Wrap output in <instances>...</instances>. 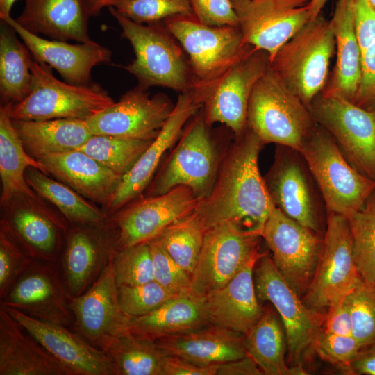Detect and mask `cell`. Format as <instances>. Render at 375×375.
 <instances>
[{
	"mask_svg": "<svg viewBox=\"0 0 375 375\" xmlns=\"http://www.w3.org/2000/svg\"><path fill=\"white\" fill-rule=\"evenodd\" d=\"M2 306L75 375H117L114 362L103 350L92 345L79 334L71 332L65 326L42 321L15 308Z\"/></svg>",
	"mask_w": 375,
	"mask_h": 375,
	"instance_id": "obj_22",
	"label": "cell"
},
{
	"mask_svg": "<svg viewBox=\"0 0 375 375\" xmlns=\"http://www.w3.org/2000/svg\"><path fill=\"white\" fill-rule=\"evenodd\" d=\"M211 126L201 108L188 122L174 149L164 158L142 195H160L184 185L199 201L207 197L215 185L225 151L220 149Z\"/></svg>",
	"mask_w": 375,
	"mask_h": 375,
	"instance_id": "obj_3",
	"label": "cell"
},
{
	"mask_svg": "<svg viewBox=\"0 0 375 375\" xmlns=\"http://www.w3.org/2000/svg\"><path fill=\"white\" fill-rule=\"evenodd\" d=\"M138 85L118 101L87 119L92 135L154 140L171 115L175 104L165 94L150 96Z\"/></svg>",
	"mask_w": 375,
	"mask_h": 375,
	"instance_id": "obj_17",
	"label": "cell"
},
{
	"mask_svg": "<svg viewBox=\"0 0 375 375\" xmlns=\"http://www.w3.org/2000/svg\"><path fill=\"white\" fill-rule=\"evenodd\" d=\"M263 178L275 207L311 231L324 233L326 206L307 163L298 150L276 145L274 161Z\"/></svg>",
	"mask_w": 375,
	"mask_h": 375,
	"instance_id": "obj_9",
	"label": "cell"
},
{
	"mask_svg": "<svg viewBox=\"0 0 375 375\" xmlns=\"http://www.w3.org/2000/svg\"><path fill=\"white\" fill-rule=\"evenodd\" d=\"M154 342L166 355L202 365L220 364L247 356L244 335L211 324Z\"/></svg>",
	"mask_w": 375,
	"mask_h": 375,
	"instance_id": "obj_30",
	"label": "cell"
},
{
	"mask_svg": "<svg viewBox=\"0 0 375 375\" xmlns=\"http://www.w3.org/2000/svg\"><path fill=\"white\" fill-rule=\"evenodd\" d=\"M26 152L36 160L79 149L92 135L85 120H12Z\"/></svg>",
	"mask_w": 375,
	"mask_h": 375,
	"instance_id": "obj_32",
	"label": "cell"
},
{
	"mask_svg": "<svg viewBox=\"0 0 375 375\" xmlns=\"http://www.w3.org/2000/svg\"><path fill=\"white\" fill-rule=\"evenodd\" d=\"M225 149L210 194L193 213L205 231L233 223L261 236L274 205L258 167L264 144L247 126Z\"/></svg>",
	"mask_w": 375,
	"mask_h": 375,
	"instance_id": "obj_1",
	"label": "cell"
},
{
	"mask_svg": "<svg viewBox=\"0 0 375 375\" xmlns=\"http://www.w3.org/2000/svg\"><path fill=\"white\" fill-rule=\"evenodd\" d=\"M112 258L87 290L70 299L78 334L101 349L112 338L127 332L130 319L119 303Z\"/></svg>",
	"mask_w": 375,
	"mask_h": 375,
	"instance_id": "obj_20",
	"label": "cell"
},
{
	"mask_svg": "<svg viewBox=\"0 0 375 375\" xmlns=\"http://www.w3.org/2000/svg\"><path fill=\"white\" fill-rule=\"evenodd\" d=\"M201 107L193 90L178 95L174 108L158 135L131 170L123 176L110 203L104 210L109 217L144 193L164 160L165 154L175 145L188 122Z\"/></svg>",
	"mask_w": 375,
	"mask_h": 375,
	"instance_id": "obj_21",
	"label": "cell"
},
{
	"mask_svg": "<svg viewBox=\"0 0 375 375\" xmlns=\"http://www.w3.org/2000/svg\"><path fill=\"white\" fill-rule=\"evenodd\" d=\"M272 309L265 310L259 321L244 335L247 355L265 375L307 374L302 365L288 366L285 360V331Z\"/></svg>",
	"mask_w": 375,
	"mask_h": 375,
	"instance_id": "obj_35",
	"label": "cell"
},
{
	"mask_svg": "<svg viewBox=\"0 0 375 375\" xmlns=\"http://www.w3.org/2000/svg\"><path fill=\"white\" fill-rule=\"evenodd\" d=\"M101 349L114 362L117 375H164L165 354L154 341L125 332Z\"/></svg>",
	"mask_w": 375,
	"mask_h": 375,
	"instance_id": "obj_38",
	"label": "cell"
},
{
	"mask_svg": "<svg viewBox=\"0 0 375 375\" xmlns=\"http://www.w3.org/2000/svg\"><path fill=\"white\" fill-rule=\"evenodd\" d=\"M1 305L65 326L74 322L67 285L50 262L32 261L1 299Z\"/></svg>",
	"mask_w": 375,
	"mask_h": 375,
	"instance_id": "obj_19",
	"label": "cell"
},
{
	"mask_svg": "<svg viewBox=\"0 0 375 375\" xmlns=\"http://www.w3.org/2000/svg\"><path fill=\"white\" fill-rule=\"evenodd\" d=\"M3 225L0 232V297L3 299L32 260Z\"/></svg>",
	"mask_w": 375,
	"mask_h": 375,
	"instance_id": "obj_47",
	"label": "cell"
},
{
	"mask_svg": "<svg viewBox=\"0 0 375 375\" xmlns=\"http://www.w3.org/2000/svg\"><path fill=\"white\" fill-rule=\"evenodd\" d=\"M112 262L118 286L144 284L154 280L148 242L117 249Z\"/></svg>",
	"mask_w": 375,
	"mask_h": 375,
	"instance_id": "obj_42",
	"label": "cell"
},
{
	"mask_svg": "<svg viewBox=\"0 0 375 375\" xmlns=\"http://www.w3.org/2000/svg\"><path fill=\"white\" fill-rule=\"evenodd\" d=\"M52 69L47 64L33 59L30 94L19 103L6 104L12 120H86L115 102L99 84L72 85L58 80Z\"/></svg>",
	"mask_w": 375,
	"mask_h": 375,
	"instance_id": "obj_6",
	"label": "cell"
},
{
	"mask_svg": "<svg viewBox=\"0 0 375 375\" xmlns=\"http://www.w3.org/2000/svg\"><path fill=\"white\" fill-rule=\"evenodd\" d=\"M38 160L47 175L68 185L90 201L102 206L103 210L110 203L123 177L80 150Z\"/></svg>",
	"mask_w": 375,
	"mask_h": 375,
	"instance_id": "obj_26",
	"label": "cell"
},
{
	"mask_svg": "<svg viewBox=\"0 0 375 375\" xmlns=\"http://www.w3.org/2000/svg\"><path fill=\"white\" fill-rule=\"evenodd\" d=\"M1 21L14 29L35 61L51 66L68 83L90 84L94 67L111 60V51L93 40L70 44L67 41L48 40L26 31L11 16Z\"/></svg>",
	"mask_w": 375,
	"mask_h": 375,
	"instance_id": "obj_24",
	"label": "cell"
},
{
	"mask_svg": "<svg viewBox=\"0 0 375 375\" xmlns=\"http://www.w3.org/2000/svg\"><path fill=\"white\" fill-rule=\"evenodd\" d=\"M310 0H231L245 41L264 50L270 62L278 51L310 20Z\"/></svg>",
	"mask_w": 375,
	"mask_h": 375,
	"instance_id": "obj_16",
	"label": "cell"
},
{
	"mask_svg": "<svg viewBox=\"0 0 375 375\" xmlns=\"http://www.w3.org/2000/svg\"><path fill=\"white\" fill-rule=\"evenodd\" d=\"M360 51L361 81L353 102L365 109L375 112V40Z\"/></svg>",
	"mask_w": 375,
	"mask_h": 375,
	"instance_id": "obj_50",
	"label": "cell"
},
{
	"mask_svg": "<svg viewBox=\"0 0 375 375\" xmlns=\"http://www.w3.org/2000/svg\"><path fill=\"white\" fill-rule=\"evenodd\" d=\"M328 0H310L308 4L310 15V20L321 14V11Z\"/></svg>",
	"mask_w": 375,
	"mask_h": 375,
	"instance_id": "obj_56",
	"label": "cell"
},
{
	"mask_svg": "<svg viewBox=\"0 0 375 375\" xmlns=\"http://www.w3.org/2000/svg\"><path fill=\"white\" fill-rule=\"evenodd\" d=\"M350 374L375 375V341L362 347L349 365Z\"/></svg>",
	"mask_w": 375,
	"mask_h": 375,
	"instance_id": "obj_54",
	"label": "cell"
},
{
	"mask_svg": "<svg viewBox=\"0 0 375 375\" xmlns=\"http://www.w3.org/2000/svg\"><path fill=\"white\" fill-rule=\"evenodd\" d=\"M0 375H75L0 306Z\"/></svg>",
	"mask_w": 375,
	"mask_h": 375,
	"instance_id": "obj_27",
	"label": "cell"
},
{
	"mask_svg": "<svg viewBox=\"0 0 375 375\" xmlns=\"http://www.w3.org/2000/svg\"><path fill=\"white\" fill-rule=\"evenodd\" d=\"M193 212L169 225L156 238L190 276L197 264L206 233Z\"/></svg>",
	"mask_w": 375,
	"mask_h": 375,
	"instance_id": "obj_39",
	"label": "cell"
},
{
	"mask_svg": "<svg viewBox=\"0 0 375 375\" xmlns=\"http://www.w3.org/2000/svg\"><path fill=\"white\" fill-rule=\"evenodd\" d=\"M281 275L300 295L306 292L321 253L323 237L274 207L261 233Z\"/></svg>",
	"mask_w": 375,
	"mask_h": 375,
	"instance_id": "obj_15",
	"label": "cell"
},
{
	"mask_svg": "<svg viewBox=\"0 0 375 375\" xmlns=\"http://www.w3.org/2000/svg\"><path fill=\"white\" fill-rule=\"evenodd\" d=\"M269 65L268 53L255 47L234 63L199 98L207 123L219 122L240 134L247 127L251 91Z\"/></svg>",
	"mask_w": 375,
	"mask_h": 375,
	"instance_id": "obj_14",
	"label": "cell"
},
{
	"mask_svg": "<svg viewBox=\"0 0 375 375\" xmlns=\"http://www.w3.org/2000/svg\"><path fill=\"white\" fill-rule=\"evenodd\" d=\"M194 15L202 24L212 26H235L238 17L231 0H190Z\"/></svg>",
	"mask_w": 375,
	"mask_h": 375,
	"instance_id": "obj_49",
	"label": "cell"
},
{
	"mask_svg": "<svg viewBox=\"0 0 375 375\" xmlns=\"http://www.w3.org/2000/svg\"><path fill=\"white\" fill-rule=\"evenodd\" d=\"M17 0H0L1 20L10 16L11 8Z\"/></svg>",
	"mask_w": 375,
	"mask_h": 375,
	"instance_id": "obj_57",
	"label": "cell"
},
{
	"mask_svg": "<svg viewBox=\"0 0 375 375\" xmlns=\"http://www.w3.org/2000/svg\"><path fill=\"white\" fill-rule=\"evenodd\" d=\"M370 7L375 12V0H367Z\"/></svg>",
	"mask_w": 375,
	"mask_h": 375,
	"instance_id": "obj_58",
	"label": "cell"
},
{
	"mask_svg": "<svg viewBox=\"0 0 375 375\" xmlns=\"http://www.w3.org/2000/svg\"><path fill=\"white\" fill-rule=\"evenodd\" d=\"M347 219L358 274L363 283L375 288V190Z\"/></svg>",
	"mask_w": 375,
	"mask_h": 375,
	"instance_id": "obj_41",
	"label": "cell"
},
{
	"mask_svg": "<svg viewBox=\"0 0 375 375\" xmlns=\"http://www.w3.org/2000/svg\"><path fill=\"white\" fill-rule=\"evenodd\" d=\"M169 31L187 53L194 80L197 99L253 46L247 43L240 27L212 26L194 15H180L164 21Z\"/></svg>",
	"mask_w": 375,
	"mask_h": 375,
	"instance_id": "obj_5",
	"label": "cell"
},
{
	"mask_svg": "<svg viewBox=\"0 0 375 375\" xmlns=\"http://www.w3.org/2000/svg\"><path fill=\"white\" fill-rule=\"evenodd\" d=\"M175 297L156 281L118 286V299L122 310L130 317L149 314Z\"/></svg>",
	"mask_w": 375,
	"mask_h": 375,
	"instance_id": "obj_45",
	"label": "cell"
},
{
	"mask_svg": "<svg viewBox=\"0 0 375 375\" xmlns=\"http://www.w3.org/2000/svg\"><path fill=\"white\" fill-rule=\"evenodd\" d=\"M344 299L328 308L324 315L323 329L326 333L341 335H352L351 319Z\"/></svg>",
	"mask_w": 375,
	"mask_h": 375,
	"instance_id": "obj_51",
	"label": "cell"
},
{
	"mask_svg": "<svg viewBox=\"0 0 375 375\" xmlns=\"http://www.w3.org/2000/svg\"><path fill=\"white\" fill-rule=\"evenodd\" d=\"M33 167L47 174L39 160L31 156L9 116L6 104L0 108V178L1 204L19 197L37 199L36 192L26 180V171Z\"/></svg>",
	"mask_w": 375,
	"mask_h": 375,
	"instance_id": "obj_34",
	"label": "cell"
},
{
	"mask_svg": "<svg viewBox=\"0 0 375 375\" xmlns=\"http://www.w3.org/2000/svg\"><path fill=\"white\" fill-rule=\"evenodd\" d=\"M203 297L192 293L175 296L156 310L143 316L130 317L127 332L155 341L209 325Z\"/></svg>",
	"mask_w": 375,
	"mask_h": 375,
	"instance_id": "obj_31",
	"label": "cell"
},
{
	"mask_svg": "<svg viewBox=\"0 0 375 375\" xmlns=\"http://www.w3.org/2000/svg\"><path fill=\"white\" fill-rule=\"evenodd\" d=\"M0 31V94L3 104L17 103L31 92L33 58L14 29L2 21Z\"/></svg>",
	"mask_w": 375,
	"mask_h": 375,
	"instance_id": "obj_36",
	"label": "cell"
},
{
	"mask_svg": "<svg viewBox=\"0 0 375 375\" xmlns=\"http://www.w3.org/2000/svg\"><path fill=\"white\" fill-rule=\"evenodd\" d=\"M265 252L253 256L223 287L203 297L208 323L245 335L265 310L259 303L253 272Z\"/></svg>",
	"mask_w": 375,
	"mask_h": 375,
	"instance_id": "obj_25",
	"label": "cell"
},
{
	"mask_svg": "<svg viewBox=\"0 0 375 375\" xmlns=\"http://www.w3.org/2000/svg\"><path fill=\"white\" fill-rule=\"evenodd\" d=\"M113 7L138 24H155L180 15H194L190 0H119Z\"/></svg>",
	"mask_w": 375,
	"mask_h": 375,
	"instance_id": "obj_43",
	"label": "cell"
},
{
	"mask_svg": "<svg viewBox=\"0 0 375 375\" xmlns=\"http://www.w3.org/2000/svg\"><path fill=\"white\" fill-rule=\"evenodd\" d=\"M308 108L315 123L330 133L350 165L375 181V112L321 92Z\"/></svg>",
	"mask_w": 375,
	"mask_h": 375,
	"instance_id": "obj_11",
	"label": "cell"
},
{
	"mask_svg": "<svg viewBox=\"0 0 375 375\" xmlns=\"http://www.w3.org/2000/svg\"><path fill=\"white\" fill-rule=\"evenodd\" d=\"M122 28V36L131 44L135 58L123 67L138 80V85L168 88L181 93L194 89L190 60L164 22L138 24L109 7Z\"/></svg>",
	"mask_w": 375,
	"mask_h": 375,
	"instance_id": "obj_2",
	"label": "cell"
},
{
	"mask_svg": "<svg viewBox=\"0 0 375 375\" xmlns=\"http://www.w3.org/2000/svg\"><path fill=\"white\" fill-rule=\"evenodd\" d=\"M35 200L19 197L8 201L12 204L9 219L1 220V224L23 243L31 257L52 260L58 249L60 223L36 206Z\"/></svg>",
	"mask_w": 375,
	"mask_h": 375,
	"instance_id": "obj_33",
	"label": "cell"
},
{
	"mask_svg": "<svg viewBox=\"0 0 375 375\" xmlns=\"http://www.w3.org/2000/svg\"><path fill=\"white\" fill-rule=\"evenodd\" d=\"M299 152L320 190L327 212L346 217L357 211L375 190V181L358 172L321 126L304 141Z\"/></svg>",
	"mask_w": 375,
	"mask_h": 375,
	"instance_id": "obj_8",
	"label": "cell"
},
{
	"mask_svg": "<svg viewBox=\"0 0 375 375\" xmlns=\"http://www.w3.org/2000/svg\"><path fill=\"white\" fill-rule=\"evenodd\" d=\"M361 281L348 219L327 212L321 253L303 301L321 312L345 298Z\"/></svg>",
	"mask_w": 375,
	"mask_h": 375,
	"instance_id": "obj_10",
	"label": "cell"
},
{
	"mask_svg": "<svg viewBox=\"0 0 375 375\" xmlns=\"http://www.w3.org/2000/svg\"><path fill=\"white\" fill-rule=\"evenodd\" d=\"M334 53L335 40L330 20L320 14L281 47L270 67L308 106L327 83Z\"/></svg>",
	"mask_w": 375,
	"mask_h": 375,
	"instance_id": "obj_7",
	"label": "cell"
},
{
	"mask_svg": "<svg viewBox=\"0 0 375 375\" xmlns=\"http://www.w3.org/2000/svg\"><path fill=\"white\" fill-rule=\"evenodd\" d=\"M316 125L308 106L269 65L251 91L247 126L264 144L274 143L299 151Z\"/></svg>",
	"mask_w": 375,
	"mask_h": 375,
	"instance_id": "obj_4",
	"label": "cell"
},
{
	"mask_svg": "<svg viewBox=\"0 0 375 375\" xmlns=\"http://www.w3.org/2000/svg\"><path fill=\"white\" fill-rule=\"evenodd\" d=\"M361 346L353 335L328 333L321 329L315 350L323 360L335 365L350 374L349 365Z\"/></svg>",
	"mask_w": 375,
	"mask_h": 375,
	"instance_id": "obj_48",
	"label": "cell"
},
{
	"mask_svg": "<svg viewBox=\"0 0 375 375\" xmlns=\"http://www.w3.org/2000/svg\"><path fill=\"white\" fill-rule=\"evenodd\" d=\"M199 200L184 185L156 196H140L112 215L118 228L117 249L149 242L166 227L192 213Z\"/></svg>",
	"mask_w": 375,
	"mask_h": 375,
	"instance_id": "obj_18",
	"label": "cell"
},
{
	"mask_svg": "<svg viewBox=\"0 0 375 375\" xmlns=\"http://www.w3.org/2000/svg\"><path fill=\"white\" fill-rule=\"evenodd\" d=\"M256 362L248 355L219 364L217 375H263Z\"/></svg>",
	"mask_w": 375,
	"mask_h": 375,
	"instance_id": "obj_53",
	"label": "cell"
},
{
	"mask_svg": "<svg viewBox=\"0 0 375 375\" xmlns=\"http://www.w3.org/2000/svg\"><path fill=\"white\" fill-rule=\"evenodd\" d=\"M258 298L269 301L283 325L292 365H302V359L315 343L324 315L305 305L275 266L268 252L258 260L253 272Z\"/></svg>",
	"mask_w": 375,
	"mask_h": 375,
	"instance_id": "obj_12",
	"label": "cell"
},
{
	"mask_svg": "<svg viewBox=\"0 0 375 375\" xmlns=\"http://www.w3.org/2000/svg\"><path fill=\"white\" fill-rule=\"evenodd\" d=\"M153 140L92 135L78 150L123 176L134 166Z\"/></svg>",
	"mask_w": 375,
	"mask_h": 375,
	"instance_id": "obj_40",
	"label": "cell"
},
{
	"mask_svg": "<svg viewBox=\"0 0 375 375\" xmlns=\"http://www.w3.org/2000/svg\"><path fill=\"white\" fill-rule=\"evenodd\" d=\"M88 15L97 16L105 7H111L119 0H82Z\"/></svg>",
	"mask_w": 375,
	"mask_h": 375,
	"instance_id": "obj_55",
	"label": "cell"
},
{
	"mask_svg": "<svg viewBox=\"0 0 375 375\" xmlns=\"http://www.w3.org/2000/svg\"><path fill=\"white\" fill-rule=\"evenodd\" d=\"M15 21L26 31L51 40L91 41L88 15L82 0H24Z\"/></svg>",
	"mask_w": 375,
	"mask_h": 375,
	"instance_id": "obj_29",
	"label": "cell"
},
{
	"mask_svg": "<svg viewBox=\"0 0 375 375\" xmlns=\"http://www.w3.org/2000/svg\"><path fill=\"white\" fill-rule=\"evenodd\" d=\"M261 236L226 223L207 230L191 275V293L204 297L225 285L255 255Z\"/></svg>",
	"mask_w": 375,
	"mask_h": 375,
	"instance_id": "obj_13",
	"label": "cell"
},
{
	"mask_svg": "<svg viewBox=\"0 0 375 375\" xmlns=\"http://www.w3.org/2000/svg\"><path fill=\"white\" fill-rule=\"evenodd\" d=\"M219 364L202 365L185 359L166 355L164 375H217Z\"/></svg>",
	"mask_w": 375,
	"mask_h": 375,
	"instance_id": "obj_52",
	"label": "cell"
},
{
	"mask_svg": "<svg viewBox=\"0 0 375 375\" xmlns=\"http://www.w3.org/2000/svg\"><path fill=\"white\" fill-rule=\"evenodd\" d=\"M148 242L153 261L154 281L175 296L190 293V274L169 255L156 238Z\"/></svg>",
	"mask_w": 375,
	"mask_h": 375,
	"instance_id": "obj_46",
	"label": "cell"
},
{
	"mask_svg": "<svg viewBox=\"0 0 375 375\" xmlns=\"http://www.w3.org/2000/svg\"><path fill=\"white\" fill-rule=\"evenodd\" d=\"M352 335L361 348L375 341V288L362 281L346 296Z\"/></svg>",
	"mask_w": 375,
	"mask_h": 375,
	"instance_id": "obj_44",
	"label": "cell"
},
{
	"mask_svg": "<svg viewBox=\"0 0 375 375\" xmlns=\"http://www.w3.org/2000/svg\"><path fill=\"white\" fill-rule=\"evenodd\" d=\"M25 176L30 187L54 205L71 223L103 224L110 221V217L103 210L92 204L68 185L38 169L28 167Z\"/></svg>",
	"mask_w": 375,
	"mask_h": 375,
	"instance_id": "obj_37",
	"label": "cell"
},
{
	"mask_svg": "<svg viewBox=\"0 0 375 375\" xmlns=\"http://www.w3.org/2000/svg\"><path fill=\"white\" fill-rule=\"evenodd\" d=\"M77 224L69 231L64 256L66 285L71 298L82 294L117 249L109 223Z\"/></svg>",
	"mask_w": 375,
	"mask_h": 375,
	"instance_id": "obj_23",
	"label": "cell"
},
{
	"mask_svg": "<svg viewBox=\"0 0 375 375\" xmlns=\"http://www.w3.org/2000/svg\"><path fill=\"white\" fill-rule=\"evenodd\" d=\"M335 40L336 61L321 92L353 101L362 76L361 51L356 35L354 0H336L330 20Z\"/></svg>",
	"mask_w": 375,
	"mask_h": 375,
	"instance_id": "obj_28",
	"label": "cell"
}]
</instances>
